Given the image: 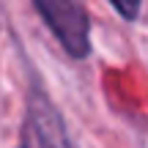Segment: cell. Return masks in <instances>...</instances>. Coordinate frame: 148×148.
I'll list each match as a JSON object with an SVG mask.
<instances>
[{
    "label": "cell",
    "mask_w": 148,
    "mask_h": 148,
    "mask_svg": "<svg viewBox=\"0 0 148 148\" xmlns=\"http://www.w3.org/2000/svg\"><path fill=\"white\" fill-rule=\"evenodd\" d=\"M107 3L112 5V8L118 11V14L123 16V19H137V14H140V5H143V0H107Z\"/></svg>",
    "instance_id": "3"
},
{
    "label": "cell",
    "mask_w": 148,
    "mask_h": 148,
    "mask_svg": "<svg viewBox=\"0 0 148 148\" xmlns=\"http://www.w3.org/2000/svg\"><path fill=\"white\" fill-rule=\"evenodd\" d=\"M33 5L38 8L41 19L47 22V27L55 33L60 47L71 58L77 60L88 58L90 25H88V16H85V8L77 0H33Z\"/></svg>",
    "instance_id": "1"
},
{
    "label": "cell",
    "mask_w": 148,
    "mask_h": 148,
    "mask_svg": "<svg viewBox=\"0 0 148 148\" xmlns=\"http://www.w3.org/2000/svg\"><path fill=\"white\" fill-rule=\"evenodd\" d=\"M19 148H74V140L66 129L60 110L41 90H33L27 99Z\"/></svg>",
    "instance_id": "2"
}]
</instances>
